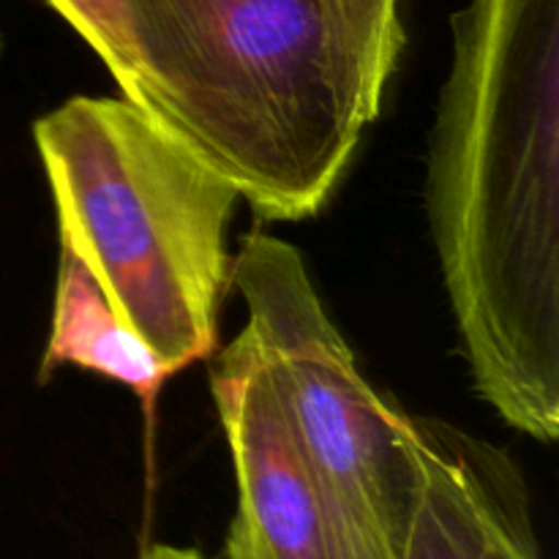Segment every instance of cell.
<instances>
[{
  "instance_id": "obj_1",
  "label": "cell",
  "mask_w": 559,
  "mask_h": 559,
  "mask_svg": "<svg viewBox=\"0 0 559 559\" xmlns=\"http://www.w3.org/2000/svg\"><path fill=\"white\" fill-rule=\"evenodd\" d=\"M429 224L473 388L559 435V0H469L429 156Z\"/></svg>"
},
{
  "instance_id": "obj_2",
  "label": "cell",
  "mask_w": 559,
  "mask_h": 559,
  "mask_svg": "<svg viewBox=\"0 0 559 559\" xmlns=\"http://www.w3.org/2000/svg\"><path fill=\"white\" fill-rule=\"evenodd\" d=\"M136 107L265 222L331 202L366 131L322 0H118Z\"/></svg>"
},
{
  "instance_id": "obj_3",
  "label": "cell",
  "mask_w": 559,
  "mask_h": 559,
  "mask_svg": "<svg viewBox=\"0 0 559 559\" xmlns=\"http://www.w3.org/2000/svg\"><path fill=\"white\" fill-rule=\"evenodd\" d=\"M33 140L60 249L173 374L211 358L238 189L126 96H71Z\"/></svg>"
},
{
  "instance_id": "obj_4",
  "label": "cell",
  "mask_w": 559,
  "mask_h": 559,
  "mask_svg": "<svg viewBox=\"0 0 559 559\" xmlns=\"http://www.w3.org/2000/svg\"><path fill=\"white\" fill-rule=\"evenodd\" d=\"M229 284L243 298V333L282 396L349 559H402L415 508L409 413L358 369L289 240L246 235Z\"/></svg>"
},
{
  "instance_id": "obj_5",
  "label": "cell",
  "mask_w": 559,
  "mask_h": 559,
  "mask_svg": "<svg viewBox=\"0 0 559 559\" xmlns=\"http://www.w3.org/2000/svg\"><path fill=\"white\" fill-rule=\"evenodd\" d=\"M211 391L238 480L229 559H349L282 396L243 331L213 364Z\"/></svg>"
},
{
  "instance_id": "obj_6",
  "label": "cell",
  "mask_w": 559,
  "mask_h": 559,
  "mask_svg": "<svg viewBox=\"0 0 559 559\" xmlns=\"http://www.w3.org/2000/svg\"><path fill=\"white\" fill-rule=\"evenodd\" d=\"M415 508L402 559H540L511 459L445 420L409 415Z\"/></svg>"
},
{
  "instance_id": "obj_7",
  "label": "cell",
  "mask_w": 559,
  "mask_h": 559,
  "mask_svg": "<svg viewBox=\"0 0 559 559\" xmlns=\"http://www.w3.org/2000/svg\"><path fill=\"white\" fill-rule=\"evenodd\" d=\"M66 366L129 388L147 409L173 377L169 366L120 320L91 271L60 249L41 382Z\"/></svg>"
},
{
  "instance_id": "obj_8",
  "label": "cell",
  "mask_w": 559,
  "mask_h": 559,
  "mask_svg": "<svg viewBox=\"0 0 559 559\" xmlns=\"http://www.w3.org/2000/svg\"><path fill=\"white\" fill-rule=\"evenodd\" d=\"M402 0H322L325 25L366 123L380 115L404 47Z\"/></svg>"
},
{
  "instance_id": "obj_9",
  "label": "cell",
  "mask_w": 559,
  "mask_h": 559,
  "mask_svg": "<svg viewBox=\"0 0 559 559\" xmlns=\"http://www.w3.org/2000/svg\"><path fill=\"white\" fill-rule=\"evenodd\" d=\"M47 3L107 66L112 80L118 82L120 96L136 102V63L118 0H47Z\"/></svg>"
},
{
  "instance_id": "obj_10",
  "label": "cell",
  "mask_w": 559,
  "mask_h": 559,
  "mask_svg": "<svg viewBox=\"0 0 559 559\" xmlns=\"http://www.w3.org/2000/svg\"><path fill=\"white\" fill-rule=\"evenodd\" d=\"M142 559H202V555L194 549H178V546H151Z\"/></svg>"
}]
</instances>
